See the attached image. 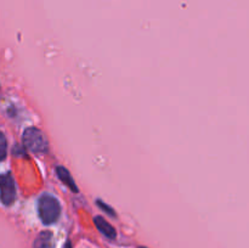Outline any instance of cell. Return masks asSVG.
I'll return each mask as SVG.
<instances>
[{"mask_svg":"<svg viewBox=\"0 0 249 248\" xmlns=\"http://www.w3.org/2000/svg\"><path fill=\"white\" fill-rule=\"evenodd\" d=\"M23 143L29 151L38 155L48 152V141L38 128L29 126L23 131Z\"/></svg>","mask_w":249,"mask_h":248,"instance_id":"obj_2","label":"cell"},{"mask_svg":"<svg viewBox=\"0 0 249 248\" xmlns=\"http://www.w3.org/2000/svg\"><path fill=\"white\" fill-rule=\"evenodd\" d=\"M16 182L10 173L0 174V201L4 206H11L16 199Z\"/></svg>","mask_w":249,"mask_h":248,"instance_id":"obj_3","label":"cell"},{"mask_svg":"<svg viewBox=\"0 0 249 248\" xmlns=\"http://www.w3.org/2000/svg\"><path fill=\"white\" fill-rule=\"evenodd\" d=\"M140 248H146V247H140Z\"/></svg>","mask_w":249,"mask_h":248,"instance_id":"obj_9","label":"cell"},{"mask_svg":"<svg viewBox=\"0 0 249 248\" xmlns=\"http://www.w3.org/2000/svg\"><path fill=\"white\" fill-rule=\"evenodd\" d=\"M94 223L96 225V228L99 229V231L101 233H104L106 237L111 238V240H114L117 237V232H116V229L106 220L104 219L102 216H95L94 219Z\"/></svg>","mask_w":249,"mask_h":248,"instance_id":"obj_4","label":"cell"},{"mask_svg":"<svg viewBox=\"0 0 249 248\" xmlns=\"http://www.w3.org/2000/svg\"><path fill=\"white\" fill-rule=\"evenodd\" d=\"M97 204H99V207H100V208H101V209H104V211L106 212L107 214H109V215H116V213H114V211H113V209H112L111 207H108V206H107L106 203H102L101 201H97Z\"/></svg>","mask_w":249,"mask_h":248,"instance_id":"obj_8","label":"cell"},{"mask_svg":"<svg viewBox=\"0 0 249 248\" xmlns=\"http://www.w3.org/2000/svg\"><path fill=\"white\" fill-rule=\"evenodd\" d=\"M7 155V140L4 134L0 131V162L5 159Z\"/></svg>","mask_w":249,"mask_h":248,"instance_id":"obj_7","label":"cell"},{"mask_svg":"<svg viewBox=\"0 0 249 248\" xmlns=\"http://www.w3.org/2000/svg\"><path fill=\"white\" fill-rule=\"evenodd\" d=\"M61 204L56 197L53 195L44 194L38 199V213L39 218L45 225H51L58 220L61 215Z\"/></svg>","mask_w":249,"mask_h":248,"instance_id":"obj_1","label":"cell"},{"mask_svg":"<svg viewBox=\"0 0 249 248\" xmlns=\"http://www.w3.org/2000/svg\"><path fill=\"white\" fill-rule=\"evenodd\" d=\"M56 173H57V177H60L61 181H62L63 184H65L66 186L71 190V191H73L74 194H77V192L79 191L77 187V185H75L74 180H73V177H71L70 172H68L65 167H57L56 168Z\"/></svg>","mask_w":249,"mask_h":248,"instance_id":"obj_5","label":"cell"},{"mask_svg":"<svg viewBox=\"0 0 249 248\" xmlns=\"http://www.w3.org/2000/svg\"><path fill=\"white\" fill-rule=\"evenodd\" d=\"M34 248H53V233L44 231L34 241Z\"/></svg>","mask_w":249,"mask_h":248,"instance_id":"obj_6","label":"cell"}]
</instances>
